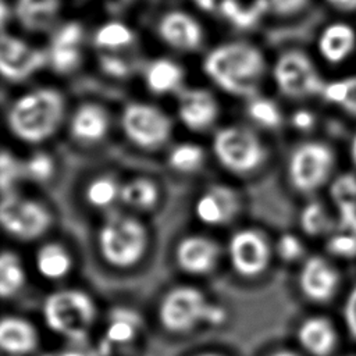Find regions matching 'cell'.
<instances>
[{
    "instance_id": "obj_11",
    "label": "cell",
    "mask_w": 356,
    "mask_h": 356,
    "mask_svg": "<svg viewBox=\"0 0 356 356\" xmlns=\"http://www.w3.org/2000/svg\"><path fill=\"white\" fill-rule=\"evenodd\" d=\"M227 253L232 270L246 278L261 274L271 260V246L267 238L254 228L235 231L228 239Z\"/></svg>"
},
{
    "instance_id": "obj_36",
    "label": "cell",
    "mask_w": 356,
    "mask_h": 356,
    "mask_svg": "<svg viewBox=\"0 0 356 356\" xmlns=\"http://www.w3.org/2000/svg\"><path fill=\"white\" fill-rule=\"evenodd\" d=\"M249 118L264 128H278L282 122V113L277 103L267 97H253L248 104Z\"/></svg>"
},
{
    "instance_id": "obj_34",
    "label": "cell",
    "mask_w": 356,
    "mask_h": 356,
    "mask_svg": "<svg viewBox=\"0 0 356 356\" xmlns=\"http://www.w3.org/2000/svg\"><path fill=\"white\" fill-rule=\"evenodd\" d=\"M168 164L179 172H193L204 161V149L192 142H184L171 149L168 153Z\"/></svg>"
},
{
    "instance_id": "obj_42",
    "label": "cell",
    "mask_w": 356,
    "mask_h": 356,
    "mask_svg": "<svg viewBox=\"0 0 356 356\" xmlns=\"http://www.w3.org/2000/svg\"><path fill=\"white\" fill-rule=\"evenodd\" d=\"M268 14L275 17H291L306 8L309 0H263Z\"/></svg>"
},
{
    "instance_id": "obj_16",
    "label": "cell",
    "mask_w": 356,
    "mask_h": 356,
    "mask_svg": "<svg viewBox=\"0 0 356 356\" xmlns=\"http://www.w3.org/2000/svg\"><path fill=\"white\" fill-rule=\"evenodd\" d=\"M220 257V246L200 234L186 235L175 246L177 266L186 274L202 275L210 273Z\"/></svg>"
},
{
    "instance_id": "obj_44",
    "label": "cell",
    "mask_w": 356,
    "mask_h": 356,
    "mask_svg": "<svg viewBox=\"0 0 356 356\" xmlns=\"http://www.w3.org/2000/svg\"><path fill=\"white\" fill-rule=\"evenodd\" d=\"M291 124L298 131H310L316 124V115L310 110L306 108H298L291 115Z\"/></svg>"
},
{
    "instance_id": "obj_51",
    "label": "cell",
    "mask_w": 356,
    "mask_h": 356,
    "mask_svg": "<svg viewBox=\"0 0 356 356\" xmlns=\"http://www.w3.org/2000/svg\"><path fill=\"white\" fill-rule=\"evenodd\" d=\"M42 356H58V352H49V353H44Z\"/></svg>"
},
{
    "instance_id": "obj_17",
    "label": "cell",
    "mask_w": 356,
    "mask_h": 356,
    "mask_svg": "<svg viewBox=\"0 0 356 356\" xmlns=\"http://www.w3.org/2000/svg\"><path fill=\"white\" fill-rule=\"evenodd\" d=\"M220 113L214 95L203 88H191L181 93L177 114L191 131H203L214 124Z\"/></svg>"
},
{
    "instance_id": "obj_49",
    "label": "cell",
    "mask_w": 356,
    "mask_h": 356,
    "mask_svg": "<svg viewBox=\"0 0 356 356\" xmlns=\"http://www.w3.org/2000/svg\"><path fill=\"white\" fill-rule=\"evenodd\" d=\"M58 356H86V355L79 350H63V352H58Z\"/></svg>"
},
{
    "instance_id": "obj_14",
    "label": "cell",
    "mask_w": 356,
    "mask_h": 356,
    "mask_svg": "<svg viewBox=\"0 0 356 356\" xmlns=\"http://www.w3.org/2000/svg\"><path fill=\"white\" fill-rule=\"evenodd\" d=\"M157 38L170 49L195 51L204 40V31L196 17L184 10L165 11L156 25Z\"/></svg>"
},
{
    "instance_id": "obj_46",
    "label": "cell",
    "mask_w": 356,
    "mask_h": 356,
    "mask_svg": "<svg viewBox=\"0 0 356 356\" xmlns=\"http://www.w3.org/2000/svg\"><path fill=\"white\" fill-rule=\"evenodd\" d=\"M331 7L339 11H356V0H325Z\"/></svg>"
},
{
    "instance_id": "obj_18",
    "label": "cell",
    "mask_w": 356,
    "mask_h": 356,
    "mask_svg": "<svg viewBox=\"0 0 356 356\" xmlns=\"http://www.w3.org/2000/svg\"><path fill=\"white\" fill-rule=\"evenodd\" d=\"M236 192L224 185H213L195 202V216L206 225H221L228 222L238 211Z\"/></svg>"
},
{
    "instance_id": "obj_33",
    "label": "cell",
    "mask_w": 356,
    "mask_h": 356,
    "mask_svg": "<svg viewBox=\"0 0 356 356\" xmlns=\"http://www.w3.org/2000/svg\"><path fill=\"white\" fill-rule=\"evenodd\" d=\"M330 197L337 214L356 211V175L341 174L330 182Z\"/></svg>"
},
{
    "instance_id": "obj_26",
    "label": "cell",
    "mask_w": 356,
    "mask_h": 356,
    "mask_svg": "<svg viewBox=\"0 0 356 356\" xmlns=\"http://www.w3.org/2000/svg\"><path fill=\"white\" fill-rule=\"evenodd\" d=\"M267 14L268 11L263 0H228L218 17L235 29L248 31L254 28Z\"/></svg>"
},
{
    "instance_id": "obj_29",
    "label": "cell",
    "mask_w": 356,
    "mask_h": 356,
    "mask_svg": "<svg viewBox=\"0 0 356 356\" xmlns=\"http://www.w3.org/2000/svg\"><path fill=\"white\" fill-rule=\"evenodd\" d=\"M135 40L134 31L122 21L103 22L93 33V44L102 51H117L128 47Z\"/></svg>"
},
{
    "instance_id": "obj_9",
    "label": "cell",
    "mask_w": 356,
    "mask_h": 356,
    "mask_svg": "<svg viewBox=\"0 0 356 356\" xmlns=\"http://www.w3.org/2000/svg\"><path fill=\"white\" fill-rule=\"evenodd\" d=\"M271 75L280 93L291 99L321 95L325 85L312 58L298 49L282 51L273 64Z\"/></svg>"
},
{
    "instance_id": "obj_41",
    "label": "cell",
    "mask_w": 356,
    "mask_h": 356,
    "mask_svg": "<svg viewBox=\"0 0 356 356\" xmlns=\"http://www.w3.org/2000/svg\"><path fill=\"white\" fill-rule=\"evenodd\" d=\"M19 172L18 161L17 159L7 150L3 149L0 156V185H1V193H6L11 191V186Z\"/></svg>"
},
{
    "instance_id": "obj_19",
    "label": "cell",
    "mask_w": 356,
    "mask_h": 356,
    "mask_svg": "<svg viewBox=\"0 0 356 356\" xmlns=\"http://www.w3.org/2000/svg\"><path fill=\"white\" fill-rule=\"evenodd\" d=\"M296 339L310 356H331L338 345V332L330 318L310 316L299 324Z\"/></svg>"
},
{
    "instance_id": "obj_38",
    "label": "cell",
    "mask_w": 356,
    "mask_h": 356,
    "mask_svg": "<svg viewBox=\"0 0 356 356\" xmlns=\"http://www.w3.org/2000/svg\"><path fill=\"white\" fill-rule=\"evenodd\" d=\"M275 250L282 261L291 263V261L299 260L303 256L305 245L298 235L286 232L278 238Z\"/></svg>"
},
{
    "instance_id": "obj_43",
    "label": "cell",
    "mask_w": 356,
    "mask_h": 356,
    "mask_svg": "<svg viewBox=\"0 0 356 356\" xmlns=\"http://www.w3.org/2000/svg\"><path fill=\"white\" fill-rule=\"evenodd\" d=\"M342 316H343V323L349 335L356 341V286H353L349 291L343 302Z\"/></svg>"
},
{
    "instance_id": "obj_7",
    "label": "cell",
    "mask_w": 356,
    "mask_h": 356,
    "mask_svg": "<svg viewBox=\"0 0 356 356\" xmlns=\"http://www.w3.org/2000/svg\"><path fill=\"white\" fill-rule=\"evenodd\" d=\"M335 167V153L318 140L298 145L288 159V181L300 193H313L327 185Z\"/></svg>"
},
{
    "instance_id": "obj_10",
    "label": "cell",
    "mask_w": 356,
    "mask_h": 356,
    "mask_svg": "<svg viewBox=\"0 0 356 356\" xmlns=\"http://www.w3.org/2000/svg\"><path fill=\"white\" fill-rule=\"evenodd\" d=\"M121 128L135 146L153 150L167 143L172 134V121L157 106L131 102L121 111Z\"/></svg>"
},
{
    "instance_id": "obj_13",
    "label": "cell",
    "mask_w": 356,
    "mask_h": 356,
    "mask_svg": "<svg viewBox=\"0 0 356 356\" xmlns=\"http://www.w3.org/2000/svg\"><path fill=\"white\" fill-rule=\"evenodd\" d=\"M83 39L85 29L79 21H67L54 31L46 53L47 64L56 74L67 75L79 68Z\"/></svg>"
},
{
    "instance_id": "obj_31",
    "label": "cell",
    "mask_w": 356,
    "mask_h": 356,
    "mask_svg": "<svg viewBox=\"0 0 356 356\" xmlns=\"http://www.w3.org/2000/svg\"><path fill=\"white\" fill-rule=\"evenodd\" d=\"M321 96L345 113L356 115V75L325 82Z\"/></svg>"
},
{
    "instance_id": "obj_12",
    "label": "cell",
    "mask_w": 356,
    "mask_h": 356,
    "mask_svg": "<svg viewBox=\"0 0 356 356\" xmlns=\"http://www.w3.org/2000/svg\"><path fill=\"white\" fill-rule=\"evenodd\" d=\"M46 64V50L38 49L13 33L3 32L0 40V72L6 81H25Z\"/></svg>"
},
{
    "instance_id": "obj_8",
    "label": "cell",
    "mask_w": 356,
    "mask_h": 356,
    "mask_svg": "<svg viewBox=\"0 0 356 356\" xmlns=\"http://www.w3.org/2000/svg\"><path fill=\"white\" fill-rule=\"evenodd\" d=\"M51 222L53 216L42 202L13 191L1 193L0 224L11 238L24 242L35 241L49 231Z\"/></svg>"
},
{
    "instance_id": "obj_4",
    "label": "cell",
    "mask_w": 356,
    "mask_h": 356,
    "mask_svg": "<svg viewBox=\"0 0 356 356\" xmlns=\"http://www.w3.org/2000/svg\"><path fill=\"white\" fill-rule=\"evenodd\" d=\"M147 243L146 225L129 214L108 217L97 234V246L103 260L115 268L135 266L145 256Z\"/></svg>"
},
{
    "instance_id": "obj_25",
    "label": "cell",
    "mask_w": 356,
    "mask_h": 356,
    "mask_svg": "<svg viewBox=\"0 0 356 356\" xmlns=\"http://www.w3.org/2000/svg\"><path fill=\"white\" fill-rule=\"evenodd\" d=\"M184 68L168 57L153 60L145 70V85L154 95L175 92L184 82Z\"/></svg>"
},
{
    "instance_id": "obj_35",
    "label": "cell",
    "mask_w": 356,
    "mask_h": 356,
    "mask_svg": "<svg viewBox=\"0 0 356 356\" xmlns=\"http://www.w3.org/2000/svg\"><path fill=\"white\" fill-rule=\"evenodd\" d=\"M136 335V324L132 316L120 312L114 314L104 331V339L102 342V348L108 350L113 345H125L131 342Z\"/></svg>"
},
{
    "instance_id": "obj_32",
    "label": "cell",
    "mask_w": 356,
    "mask_h": 356,
    "mask_svg": "<svg viewBox=\"0 0 356 356\" xmlns=\"http://www.w3.org/2000/svg\"><path fill=\"white\" fill-rule=\"evenodd\" d=\"M121 185L111 175H99L93 178L86 189L85 197L86 202L96 209H106L113 206V203L120 199Z\"/></svg>"
},
{
    "instance_id": "obj_21",
    "label": "cell",
    "mask_w": 356,
    "mask_h": 356,
    "mask_svg": "<svg viewBox=\"0 0 356 356\" xmlns=\"http://www.w3.org/2000/svg\"><path fill=\"white\" fill-rule=\"evenodd\" d=\"M356 49V31L346 22L328 24L317 38L320 57L332 65L346 61Z\"/></svg>"
},
{
    "instance_id": "obj_28",
    "label": "cell",
    "mask_w": 356,
    "mask_h": 356,
    "mask_svg": "<svg viewBox=\"0 0 356 356\" xmlns=\"http://www.w3.org/2000/svg\"><path fill=\"white\" fill-rule=\"evenodd\" d=\"M299 225L303 234L316 238L330 235L337 227V220L321 202L312 200L300 210Z\"/></svg>"
},
{
    "instance_id": "obj_2",
    "label": "cell",
    "mask_w": 356,
    "mask_h": 356,
    "mask_svg": "<svg viewBox=\"0 0 356 356\" xmlns=\"http://www.w3.org/2000/svg\"><path fill=\"white\" fill-rule=\"evenodd\" d=\"M65 117V99L51 86L35 88L15 97L6 113L10 134L28 145L51 138Z\"/></svg>"
},
{
    "instance_id": "obj_3",
    "label": "cell",
    "mask_w": 356,
    "mask_h": 356,
    "mask_svg": "<svg viewBox=\"0 0 356 356\" xmlns=\"http://www.w3.org/2000/svg\"><path fill=\"white\" fill-rule=\"evenodd\" d=\"M159 320L171 332H188L199 324L220 325L225 321L224 307L210 302L196 286L178 285L164 293L159 305Z\"/></svg>"
},
{
    "instance_id": "obj_22",
    "label": "cell",
    "mask_w": 356,
    "mask_h": 356,
    "mask_svg": "<svg viewBox=\"0 0 356 356\" xmlns=\"http://www.w3.org/2000/svg\"><path fill=\"white\" fill-rule=\"evenodd\" d=\"M108 129V113L99 103H82L70 118V132L81 142H99L107 135Z\"/></svg>"
},
{
    "instance_id": "obj_15",
    "label": "cell",
    "mask_w": 356,
    "mask_h": 356,
    "mask_svg": "<svg viewBox=\"0 0 356 356\" xmlns=\"http://www.w3.org/2000/svg\"><path fill=\"white\" fill-rule=\"evenodd\" d=\"M298 282L299 289L306 299L314 303H325L337 295L341 275L328 259L320 254H313L303 261Z\"/></svg>"
},
{
    "instance_id": "obj_27",
    "label": "cell",
    "mask_w": 356,
    "mask_h": 356,
    "mask_svg": "<svg viewBox=\"0 0 356 356\" xmlns=\"http://www.w3.org/2000/svg\"><path fill=\"white\" fill-rule=\"evenodd\" d=\"M157 184L146 177H136L121 185L120 200L136 210H149L159 200Z\"/></svg>"
},
{
    "instance_id": "obj_23",
    "label": "cell",
    "mask_w": 356,
    "mask_h": 356,
    "mask_svg": "<svg viewBox=\"0 0 356 356\" xmlns=\"http://www.w3.org/2000/svg\"><path fill=\"white\" fill-rule=\"evenodd\" d=\"M61 0H14L13 15L26 32H43L56 19Z\"/></svg>"
},
{
    "instance_id": "obj_50",
    "label": "cell",
    "mask_w": 356,
    "mask_h": 356,
    "mask_svg": "<svg viewBox=\"0 0 356 356\" xmlns=\"http://www.w3.org/2000/svg\"><path fill=\"white\" fill-rule=\"evenodd\" d=\"M196 356H222V355H218V353H211V352H207V353H199Z\"/></svg>"
},
{
    "instance_id": "obj_39",
    "label": "cell",
    "mask_w": 356,
    "mask_h": 356,
    "mask_svg": "<svg viewBox=\"0 0 356 356\" xmlns=\"http://www.w3.org/2000/svg\"><path fill=\"white\" fill-rule=\"evenodd\" d=\"M97 63H99L100 71L110 78H117V79L127 78L131 72L129 63L125 58L114 54L113 51H103L99 56Z\"/></svg>"
},
{
    "instance_id": "obj_40",
    "label": "cell",
    "mask_w": 356,
    "mask_h": 356,
    "mask_svg": "<svg viewBox=\"0 0 356 356\" xmlns=\"http://www.w3.org/2000/svg\"><path fill=\"white\" fill-rule=\"evenodd\" d=\"M26 172L38 181H47L54 172V161L47 153L38 152L28 159Z\"/></svg>"
},
{
    "instance_id": "obj_5",
    "label": "cell",
    "mask_w": 356,
    "mask_h": 356,
    "mask_svg": "<svg viewBox=\"0 0 356 356\" xmlns=\"http://www.w3.org/2000/svg\"><path fill=\"white\" fill-rule=\"evenodd\" d=\"M42 313L50 331L70 339H82L96 318V303L82 289H57L44 299Z\"/></svg>"
},
{
    "instance_id": "obj_1",
    "label": "cell",
    "mask_w": 356,
    "mask_h": 356,
    "mask_svg": "<svg viewBox=\"0 0 356 356\" xmlns=\"http://www.w3.org/2000/svg\"><path fill=\"white\" fill-rule=\"evenodd\" d=\"M204 75L222 92L235 97H253L267 71L263 51L245 40L214 46L203 58Z\"/></svg>"
},
{
    "instance_id": "obj_37",
    "label": "cell",
    "mask_w": 356,
    "mask_h": 356,
    "mask_svg": "<svg viewBox=\"0 0 356 356\" xmlns=\"http://www.w3.org/2000/svg\"><path fill=\"white\" fill-rule=\"evenodd\" d=\"M327 250L341 259L356 257V229L335 227V229L328 235Z\"/></svg>"
},
{
    "instance_id": "obj_47",
    "label": "cell",
    "mask_w": 356,
    "mask_h": 356,
    "mask_svg": "<svg viewBox=\"0 0 356 356\" xmlns=\"http://www.w3.org/2000/svg\"><path fill=\"white\" fill-rule=\"evenodd\" d=\"M349 156H350V161L352 164L356 167V132L353 134L352 139H350V145H349Z\"/></svg>"
},
{
    "instance_id": "obj_6",
    "label": "cell",
    "mask_w": 356,
    "mask_h": 356,
    "mask_svg": "<svg viewBox=\"0 0 356 356\" xmlns=\"http://www.w3.org/2000/svg\"><path fill=\"white\" fill-rule=\"evenodd\" d=\"M211 150L218 164L234 174L250 172L266 160V147L260 136L241 124L220 128L213 136Z\"/></svg>"
},
{
    "instance_id": "obj_48",
    "label": "cell",
    "mask_w": 356,
    "mask_h": 356,
    "mask_svg": "<svg viewBox=\"0 0 356 356\" xmlns=\"http://www.w3.org/2000/svg\"><path fill=\"white\" fill-rule=\"evenodd\" d=\"M268 356H300V355L293 350H289V349H278V350L270 353Z\"/></svg>"
},
{
    "instance_id": "obj_20",
    "label": "cell",
    "mask_w": 356,
    "mask_h": 356,
    "mask_svg": "<svg viewBox=\"0 0 356 356\" xmlns=\"http://www.w3.org/2000/svg\"><path fill=\"white\" fill-rule=\"evenodd\" d=\"M39 343L35 325L17 314H6L0 321V348L8 356H26Z\"/></svg>"
},
{
    "instance_id": "obj_30",
    "label": "cell",
    "mask_w": 356,
    "mask_h": 356,
    "mask_svg": "<svg viewBox=\"0 0 356 356\" xmlns=\"http://www.w3.org/2000/svg\"><path fill=\"white\" fill-rule=\"evenodd\" d=\"M26 274L21 259L13 250H3L0 256V295L10 299L17 295L25 285Z\"/></svg>"
},
{
    "instance_id": "obj_24",
    "label": "cell",
    "mask_w": 356,
    "mask_h": 356,
    "mask_svg": "<svg viewBox=\"0 0 356 356\" xmlns=\"http://www.w3.org/2000/svg\"><path fill=\"white\" fill-rule=\"evenodd\" d=\"M72 256L60 242H46L35 253L38 274L49 281H58L67 277L72 268Z\"/></svg>"
},
{
    "instance_id": "obj_45",
    "label": "cell",
    "mask_w": 356,
    "mask_h": 356,
    "mask_svg": "<svg viewBox=\"0 0 356 356\" xmlns=\"http://www.w3.org/2000/svg\"><path fill=\"white\" fill-rule=\"evenodd\" d=\"M191 1L202 13H206V14H210V15H220V11H221L222 6L228 0H191Z\"/></svg>"
}]
</instances>
